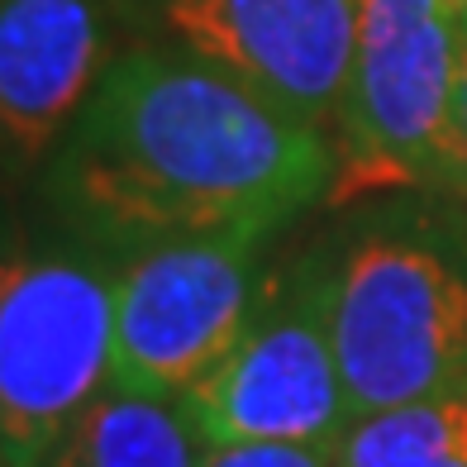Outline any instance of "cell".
Returning <instances> with one entry per match:
<instances>
[{
	"label": "cell",
	"instance_id": "1",
	"mask_svg": "<svg viewBox=\"0 0 467 467\" xmlns=\"http://www.w3.org/2000/svg\"><path fill=\"white\" fill-rule=\"evenodd\" d=\"M334 139L162 38H130L38 167L48 224L105 253L267 229L334 196Z\"/></svg>",
	"mask_w": 467,
	"mask_h": 467
},
{
	"label": "cell",
	"instance_id": "2",
	"mask_svg": "<svg viewBox=\"0 0 467 467\" xmlns=\"http://www.w3.org/2000/svg\"><path fill=\"white\" fill-rule=\"evenodd\" d=\"M315 239L353 420L467 387V201L368 196Z\"/></svg>",
	"mask_w": 467,
	"mask_h": 467
},
{
	"label": "cell",
	"instance_id": "3",
	"mask_svg": "<svg viewBox=\"0 0 467 467\" xmlns=\"http://www.w3.org/2000/svg\"><path fill=\"white\" fill-rule=\"evenodd\" d=\"M115 253L48 234H0V467H38L110 387Z\"/></svg>",
	"mask_w": 467,
	"mask_h": 467
},
{
	"label": "cell",
	"instance_id": "4",
	"mask_svg": "<svg viewBox=\"0 0 467 467\" xmlns=\"http://www.w3.org/2000/svg\"><path fill=\"white\" fill-rule=\"evenodd\" d=\"M453 100L458 0H363L334 115L338 182L329 205L396 191L467 201Z\"/></svg>",
	"mask_w": 467,
	"mask_h": 467
},
{
	"label": "cell",
	"instance_id": "5",
	"mask_svg": "<svg viewBox=\"0 0 467 467\" xmlns=\"http://www.w3.org/2000/svg\"><path fill=\"white\" fill-rule=\"evenodd\" d=\"M205 443H338L353 424L320 239L277 253L248 329L182 396Z\"/></svg>",
	"mask_w": 467,
	"mask_h": 467
},
{
	"label": "cell",
	"instance_id": "6",
	"mask_svg": "<svg viewBox=\"0 0 467 467\" xmlns=\"http://www.w3.org/2000/svg\"><path fill=\"white\" fill-rule=\"evenodd\" d=\"M277 239L267 229H224L124 253L115 263V387L148 396L196 387L248 329Z\"/></svg>",
	"mask_w": 467,
	"mask_h": 467
},
{
	"label": "cell",
	"instance_id": "7",
	"mask_svg": "<svg viewBox=\"0 0 467 467\" xmlns=\"http://www.w3.org/2000/svg\"><path fill=\"white\" fill-rule=\"evenodd\" d=\"M139 38L229 72L306 130L334 139L363 0H119Z\"/></svg>",
	"mask_w": 467,
	"mask_h": 467
},
{
	"label": "cell",
	"instance_id": "8",
	"mask_svg": "<svg viewBox=\"0 0 467 467\" xmlns=\"http://www.w3.org/2000/svg\"><path fill=\"white\" fill-rule=\"evenodd\" d=\"M119 0H0V167L53 158L96 81L124 48Z\"/></svg>",
	"mask_w": 467,
	"mask_h": 467
},
{
	"label": "cell",
	"instance_id": "9",
	"mask_svg": "<svg viewBox=\"0 0 467 467\" xmlns=\"http://www.w3.org/2000/svg\"><path fill=\"white\" fill-rule=\"evenodd\" d=\"M205 449L182 396H148L110 381L38 467H201Z\"/></svg>",
	"mask_w": 467,
	"mask_h": 467
},
{
	"label": "cell",
	"instance_id": "10",
	"mask_svg": "<svg viewBox=\"0 0 467 467\" xmlns=\"http://www.w3.org/2000/svg\"><path fill=\"white\" fill-rule=\"evenodd\" d=\"M338 467H467V387L353 420Z\"/></svg>",
	"mask_w": 467,
	"mask_h": 467
},
{
	"label": "cell",
	"instance_id": "11",
	"mask_svg": "<svg viewBox=\"0 0 467 467\" xmlns=\"http://www.w3.org/2000/svg\"><path fill=\"white\" fill-rule=\"evenodd\" d=\"M201 467H338V443H210Z\"/></svg>",
	"mask_w": 467,
	"mask_h": 467
},
{
	"label": "cell",
	"instance_id": "12",
	"mask_svg": "<svg viewBox=\"0 0 467 467\" xmlns=\"http://www.w3.org/2000/svg\"><path fill=\"white\" fill-rule=\"evenodd\" d=\"M453 130H458V158L467 177V5H458V100H453Z\"/></svg>",
	"mask_w": 467,
	"mask_h": 467
}]
</instances>
